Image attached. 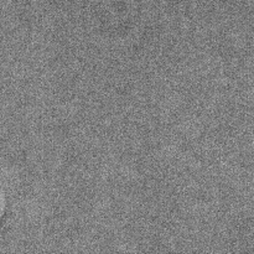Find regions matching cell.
<instances>
[{
	"label": "cell",
	"mask_w": 254,
	"mask_h": 254,
	"mask_svg": "<svg viewBox=\"0 0 254 254\" xmlns=\"http://www.w3.org/2000/svg\"><path fill=\"white\" fill-rule=\"evenodd\" d=\"M1 208H2V202H1V197H0V212H1Z\"/></svg>",
	"instance_id": "6da1fadb"
}]
</instances>
